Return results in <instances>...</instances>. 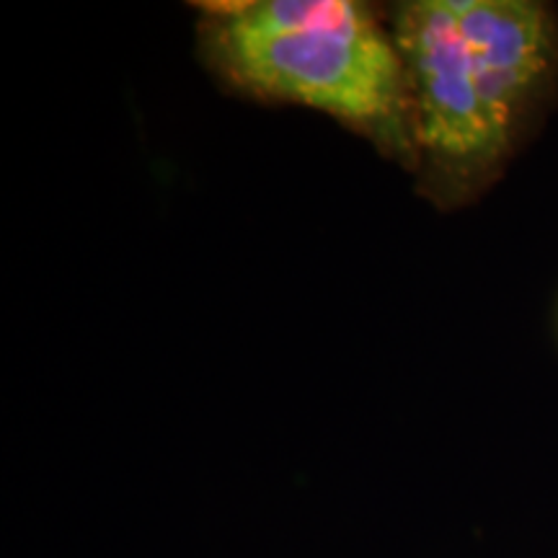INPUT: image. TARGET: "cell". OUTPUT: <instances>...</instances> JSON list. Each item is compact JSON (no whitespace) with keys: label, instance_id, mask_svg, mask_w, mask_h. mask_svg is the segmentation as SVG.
Listing matches in <instances>:
<instances>
[{"label":"cell","instance_id":"obj_1","mask_svg":"<svg viewBox=\"0 0 558 558\" xmlns=\"http://www.w3.org/2000/svg\"><path fill=\"white\" fill-rule=\"evenodd\" d=\"M205 47L230 83L318 109L388 148L414 153L407 68L393 34L354 0L218 5Z\"/></svg>","mask_w":558,"mask_h":558},{"label":"cell","instance_id":"obj_2","mask_svg":"<svg viewBox=\"0 0 558 558\" xmlns=\"http://www.w3.org/2000/svg\"><path fill=\"white\" fill-rule=\"evenodd\" d=\"M393 39L407 68L414 148L452 197L484 190L520 135L494 107L450 0L403 5Z\"/></svg>","mask_w":558,"mask_h":558}]
</instances>
